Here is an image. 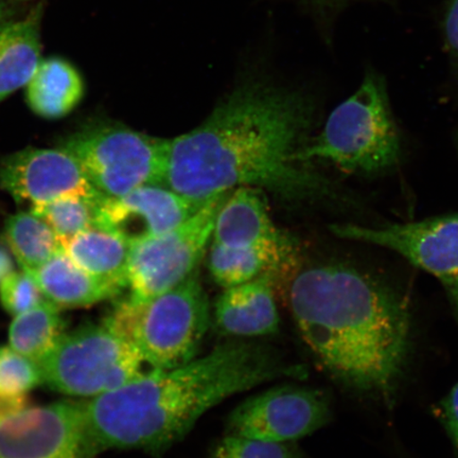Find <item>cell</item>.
Listing matches in <instances>:
<instances>
[{
  "instance_id": "33",
  "label": "cell",
  "mask_w": 458,
  "mask_h": 458,
  "mask_svg": "<svg viewBox=\"0 0 458 458\" xmlns=\"http://www.w3.org/2000/svg\"><path fill=\"white\" fill-rule=\"evenodd\" d=\"M9 8L7 7V4H4L3 2H0V28L7 24L9 21Z\"/></svg>"
},
{
  "instance_id": "1",
  "label": "cell",
  "mask_w": 458,
  "mask_h": 458,
  "mask_svg": "<svg viewBox=\"0 0 458 458\" xmlns=\"http://www.w3.org/2000/svg\"><path fill=\"white\" fill-rule=\"evenodd\" d=\"M313 111L299 90L246 84L199 127L168 140L164 185L198 205L240 187L289 202L335 199V186L301 158Z\"/></svg>"
},
{
  "instance_id": "18",
  "label": "cell",
  "mask_w": 458,
  "mask_h": 458,
  "mask_svg": "<svg viewBox=\"0 0 458 458\" xmlns=\"http://www.w3.org/2000/svg\"><path fill=\"white\" fill-rule=\"evenodd\" d=\"M41 51L39 10L0 28V102L30 81Z\"/></svg>"
},
{
  "instance_id": "25",
  "label": "cell",
  "mask_w": 458,
  "mask_h": 458,
  "mask_svg": "<svg viewBox=\"0 0 458 458\" xmlns=\"http://www.w3.org/2000/svg\"><path fill=\"white\" fill-rule=\"evenodd\" d=\"M208 458H302V455L292 443H273L228 434Z\"/></svg>"
},
{
  "instance_id": "19",
  "label": "cell",
  "mask_w": 458,
  "mask_h": 458,
  "mask_svg": "<svg viewBox=\"0 0 458 458\" xmlns=\"http://www.w3.org/2000/svg\"><path fill=\"white\" fill-rule=\"evenodd\" d=\"M131 248L116 234L97 226L78 233L61 246L84 271L120 290L128 288Z\"/></svg>"
},
{
  "instance_id": "5",
  "label": "cell",
  "mask_w": 458,
  "mask_h": 458,
  "mask_svg": "<svg viewBox=\"0 0 458 458\" xmlns=\"http://www.w3.org/2000/svg\"><path fill=\"white\" fill-rule=\"evenodd\" d=\"M400 133L386 79L366 72L356 93L330 114L322 131L308 142L303 162H327L346 174L372 175L397 165Z\"/></svg>"
},
{
  "instance_id": "16",
  "label": "cell",
  "mask_w": 458,
  "mask_h": 458,
  "mask_svg": "<svg viewBox=\"0 0 458 458\" xmlns=\"http://www.w3.org/2000/svg\"><path fill=\"white\" fill-rule=\"evenodd\" d=\"M295 257L293 244L229 249L213 243L208 255V268L215 282L225 289L265 275H273L277 286L294 272Z\"/></svg>"
},
{
  "instance_id": "27",
  "label": "cell",
  "mask_w": 458,
  "mask_h": 458,
  "mask_svg": "<svg viewBox=\"0 0 458 458\" xmlns=\"http://www.w3.org/2000/svg\"><path fill=\"white\" fill-rule=\"evenodd\" d=\"M437 416L440 421H442L445 431L448 432L458 454V383L440 401L437 406Z\"/></svg>"
},
{
  "instance_id": "24",
  "label": "cell",
  "mask_w": 458,
  "mask_h": 458,
  "mask_svg": "<svg viewBox=\"0 0 458 458\" xmlns=\"http://www.w3.org/2000/svg\"><path fill=\"white\" fill-rule=\"evenodd\" d=\"M42 382L37 362L13 348L0 347V394H25Z\"/></svg>"
},
{
  "instance_id": "21",
  "label": "cell",
  "mask_w": 458,
  "mask_h": 458,
  "mask_svg": "<svg viewBox=\"0 0 458 458\" xmlns=\"http://www.w3.org/2000/svg\"><path fill=\"white\" fill-rule=\"evenodd\" d=\"M65 334L61 309L44 300L30 310L16 315L10 326V347L38 363Z\"/></svg>"
},
{
  "instance_id": "10",
  "label": "cell",
  "mask_w": 458,
  "mask_h": 458,
  "mask_svg": "<svg viewBox=\"0 0 458 458\" xmlns=\"http://www.w3.org/2000/svg\"><path fill=\"white\" fill-rule=\"evenodd\" d=\"M85 401L26 408L0 421V458H95L84 426Z\"/></svg>"
},
{
  "instance_id": "8",
  "label": "cell",
  "mask_w": 458,
  "mask_h": 458,
  "mask_svg": "<svg viewBox=\"0 0 458 458\" xmlns=\"http://www.w3.org/2000/svg\"><path fill=\"white\" fill-rule=\"evenodd\" d=\"M226 196L208 200L196 215L172 231L131 248L130 296L148 299L174 289L198 272L213 234L217 208Z\"/></svg>"
},
{
  "instance_id": "3",
  "label": "cell",
  "mask_w": 458,
  "mask_h": 458,
  "mask_svg": "<svg viewBox=\"0 0 458 458\" xmlns=\"http://www.w3.org/2000/svg\"><path fill=\"white\" fill-rule=\"evenodd\" d=\"M302 340L342 385L388 396L411 344L408 305L388 286L343 265L294 271L277 286Z\"/></svg>"
},
{
  "instance_id": "17",
  "label": "cell",
  "mask_w": 458,
  "mask_h": 458,
  "mask_svg": "<svg viewBox=\"0 0 458 458\" xmlns=\"http://www.w3.org/2000/svg\"><path fill=\"white\" fill-rule=\"evenodd\" d=\"M30 275L46 300L63 308H82L113 299L120 290L93 276L74 263L62 249Z\"/></svg>"
},
{
  "instance_id": "32",
  "label": "cell",
  "mask_w": 458,
  "mask_h": 458,
  "mask_svg": "<svg viewBox=\"0 0 458 458\" xmlns=\"http://www.w3.org/2000/svg\"><path fill=\"white\" fill-rule=\"evenodd\" d=\"M443 284H445V289L448 290L451 300L454 301L458 311V278L445 280Z\"/></svg>"
},
{
  "instance_id": "9",
  "label": "cell",
  "mask_w": 458,
  "mask_h": 458,
  "mask_svg": "<svg viewBox=\"0 0 458 458\" xmlns=\"http://www.w3.org/2000/svg\"><path fill=\"white\" fill-rule=\"evenodd\" d=\"M331 420L329 399L310 387L283 386L240 403L228 420V434L293 443L322 428Z\"/></svg>"
},
{
  "instance_id": "13",
  "label": "cell",
  "mask_w": 458,
  "mask_h": 458,
  "mask_svg": "<svg viewBox=\"0 0 458 458\" xmlns=\"http://www.w3.org/2000/svg\"><path fill=\"white\" fill-rule=\"evenodd\" d=\"M0 187L16 202L41 205L71 194H100L70 153L29 148L0 164Z\"/></svg>"
},
{
  "instance_id": "31",
  "label": "cell",
  "mask_w": 458,
  "mask_h": 458,
  "mask_svg": "<svg viewBox=\"0 0 458 458\" xmlns=\"http://www.w3.org/2000/svg\"><path fill=\"white\" fill-rule=\"evenodd\" d=\"M13 272V258H11L7 250L0 248V284H2L5 277H8Z\"/></svg>"
},
{
  "instance_id": "11",
  "label": "cell",
  "mask_w": 458,
  "mask_h": 458,
  "mask_svg": "<svg viewBox=\"0 0 458 458\" xmlns=\"http://www.w3.org/2000/svg\"><path fill=\"white\" fill-rule=\"evenodd\" d=\"M336 237L381 246L442 282L458 278V214L379 228L334 225Z\"/></svg>"
},
{
  "instance_id": "26",
  "label": "cell",
  "mask_w": 458,
  "mask_h": 458,
  "mask_svg": "<svg viewBox=\"0 0 458 458\" xmlns=\"http://www.w3.org/2000/svg\"><path fill=\"white\" fill-rule=\"evenodd\" d=\"M45 296L41 289L26 272H13L0 284V301L10 314L20 315L42 302Z\"/></svg>"
},
{
  "instance_id": "6",
  "label": "cell",
  "mask_w": 458,
  "mask_h": 458,
  "mask_svg": "<svg viewBox=\"0 0 458 458\" xmlns=\"http://www.w3.org/2000/svg\"><path fill=\"white\" fill-rule=\"evenodd\" d=\"M38 364L50 388L91 399L116 391L146 371L139 352L106 323L65 332Z\"/></svg>"
},
{
  "instance_id": "20",
  "label": "cell",
  "mask_w": 458,
  "mask_h": 458,
  "mask_svg": "<svg viewBox=\"0 0 458 458\" xmlns=\"http://www.w3.org/2000/svg\"><path fill=\"white\" fill-rule=\"evenodd\" d=\"M27 86V101L34 113L44 118L66 116L84 95L81 74L60 57L41 60Z\"/></svg>"
},
{
  "instance_id": "28",
  "label": "cell",
  "mask_w": 458,
  "mask_h": 458,
  "mask_svg": "<svg viewBox=\"0 0 458 458\" xmlns=\"http://www.w3.org/2000/svg\"><path fill=\"white\" fill-rule=\"evenodd\" d=\"M310 13L314 19L322 22H330L342 11L352 4L366 0H296Z\"/></svg>"
},
{
  "instance_id": "2",
  "label": "cell",
  "mask_w": 458,
  "mask_h": 458,
  "mask_svg": "<svg viewBox=\"0 0 458 458\" xmlns=\"http://www.w3.org/2000/svg\"><path fill=\"white\" fill-rule=\"evenodd\" d=\"M305 375L263 344L226 342L203 357L145 371L116 391L86 401V440L95 456L107 450L156 454L180 442L200 417L233 394Z\"/></svg>"
},
{
  "instance_id": "30",
  "label": "cell",
  "mask_w": 458,
  "mask_h": 458,
  "mask_svg": "<svg viewBox=\"0 0 458 458\" xmlns=\"http://www.w3.org/2000/svg\"><path fill=\"white\" fill-rule=\"evenodd\" d=\"M28 408L25 394H0V421L7 420Z\"/></svg>"
},
{
  "instance_id": "29",
  "label": "cell",
  "mask_w": 458,
  "mask_h": 458,
  "mask_svg": "<svg viewBox=\"0 0 458 458\" xmlns=\"http://www.w3.org/2000/svg\"><path fill=\"white\" fill-rule=\"evenodd\" d=\"M445 47L458 76V0H449L444 21Z\"/></svg>"
},
{
  "instance_id": "22",
  "label": "cell",
  "mask_w": 458,
  "mask_h": 458,
  "mask_svg": "<svg viewBox=\"0 0 458 458\" xmlns=\"http://www.w3.org/2000/svg\"><path fill=\"white\" fill-rule=\"evenodd\" d=\"M4 236L22 271L36 270L61 250L53 229L31 211L10 216Z\"/></svg>"
},
{
  "instance_id": "7",
  "label": "cell",
  "mask_w": 458,
  "mask_h": 458,
  "mask_svg": "<svg viewBox=\"0 0 458 458\" xmlns=\"http://www.w3.org/2000/svg\"><path fill=\"white\" fill-rule=\"evenodd\" d=\"M168 140L120 124L86 129L63 147L101 196L117 198L145 185H164Z\"/></svg>"
},
{
  "instance_id": "23",
  "label": "cell",
  "mask_w": 458,
  "mask_h": 458,
  "mask_svg": "<svg viewBox=\"0 0 458 458\" xmlns=\"http://www.w3.org/2000/svg\"><path fill=\"white\" fill-rule=\"evenodd\" d=\"M102 198L105 197L101 194H71L31 206L30 211L47 223L62 246L78 233L97 225V213Z\"/></svg>"
},
{
  "instance_id": "15",
  "label": "cell",
  "mask_w": 458,
  "mask_h": 458,
  "mask_svg": "<svg viewBox=\"0 0 458 458\" xmlns=\"http://www.w3.org/2000/svg\"><path fill=\"white\" fill-rule=\"evenodd\" d=\"M214 243L229 249L291 245L275 227L260 189L240 187L223 199L214 223Z\"/></svg>"
},
{
  "instance_id": "4",
  "label": "cell",
  "mask_w": 458,
  "mask_h": 458,
  "mask_svg": "<svg viewBox=\"0 0 458 458\" xmlns=\"http://www.w3.org/2000/svg\"><path fill=\"white\" fill-rule=\"evenodd\" d=\"M211 320L208 297L197 272L163 294L119 301L105 323L151 369H168L197 357Z\"/></svg>"
},
{
  "instance_id": "12",
  "label": "cell",
  "mask_w": 458,
  "mask_h": 458,
  "mask_svg": "<svg viewBox=\"0 0 458 458\" xmlns=\"http://www.w3.org/2000/svg\"><path fill=\"white\" fill-rule=\"evenodd\" d=\"M204 205L194 204L165 185H145L123 196L102 198L96 226L133 246L182 225Z\"/></svg>"
},
{
  "instance_id": "14",
  "label": "cell",
  "mask_w": 458,
  "mask_h": 458,
  "mask_svg": "<svg viewBox=\"0 0 458 458\" xmlns=\"http://www.w3.org/2000/svg\"><path fill=\"white\" fill-rule=\"evenodd\" d=\"M276 292L273 275L225 289L216 301L211 318L216 330L234 339L276 334L280 324Z\"/></svg>"
}]
</instances>
